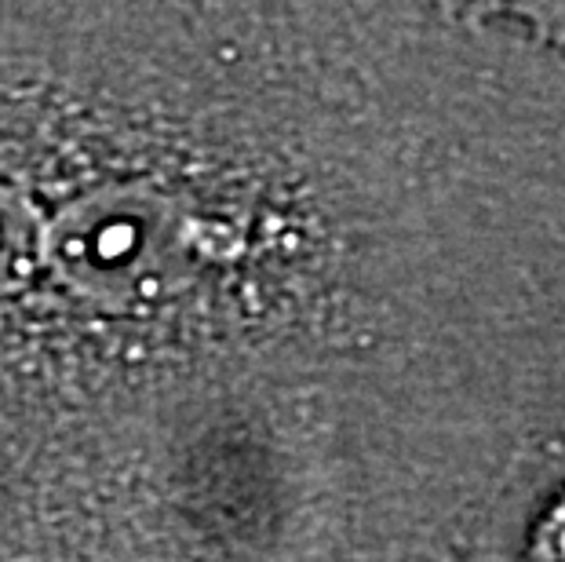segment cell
<instances>
[{
    "label": "cell",
    "mask_w": 565,
    "mask_h": 562,
    "mask_svg": "<svg viewBox=\"0 0 565 562\" xmlns=\"http://www.w3.org/2000/svg\"><path fill=\"white\" fill-rule=\"evenodd\" d=\"M234 0H0V562H223L329 329Z\"/></svg>",
    "instance_id": "6da1fadb"
},
{
    "label": "cell",
    "mask_w": 565,
    "mask_h": 562,
    "mask_svg": "<svg viewBox=\"0 0 565 562\" xmlns=\"http://www.w3.org/2000/svg\"><path fill=\"white\" fill-rule=\"evenodd\" d=\"M508 562H565V449L536 478L514 522Z\"/></svg>",
    "instance_id": "7a4b0ae2"
},
{
    "label": "cell",
    "mask_w": 565,
    "mask_h": 562,
    "mask_svg": "<svg viewBox=\"0 0 565 562\" xmlns=\"http://www.w3.org/2000/svg\"><path fill=\"white\" fill-rule=\"evenodd\" d=\"M511 11L529 33L565 55V4H511Z\"/></svg>",
    "instance_id": "3957f363"
}]
</instances>
